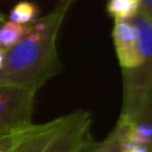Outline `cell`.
<instances>
[{"instance_id": "6da1fadb", "label": "cell", "mask_w": 152, "mask_h": 152, "mask_svg": "<svg viewBox=\"0 0 152 152\" xmlns=\"http://www.w3.org/2000/svg\"><path fill=\"white\" fill-rule=\"evenodd\" d=\"M69 6L70 0L61 2L53 12L32 25L27 36L7 49L0 84L23 86L37 91L61 71L56 38Z\"/></svg>"}, {"instance_id": "7a4b0ae2", "label": "cell", "mask_w": 152, "mask_h": 152, "mask_svg": "<svg viewBox=\"0 0 152 152\" xmlns=\"http://www.w3.org/2000/svg\"><path fill=\"white\" fill-rule=\"evenodd\" d=\"M139 53L142 63L124 74V102L118 122H132L144 100L152 90V25H145L138 31Z\"/></svg>"}, {"instance_id": "3957f363", "label": "cell", "mask_w": 152, "mask_h": 152, "mask_svg": "<svg viewBox=\"0 0 152 152\" xmlns=\"http://www.w3.org/2000/svg\"><path fill=\"white\" fill-rule=\"evenodd\" d=\"M36 90L0 84V140L31 125Z\"/></svg>"}, {"instance_id": "277c9868", "label": "cell", "mask_w": 152, "mask_h": 152, "mask_svg": "<svg viewBox=\"0 0 152 152\" xmlns=\"http://www.w3.org/2000/svg\"><path fill=\"white\" fill-rule=\"evenodd\" d=\"M65 121L66 115L40 125L31 124L26 128L1 139L0 150L4 152H42Z\"/></svg>"}, {"instance_id": "5b68a950", "label": "cell", "mask_w": 152, "mask_h": 152, "mask_svg": "<svg viewBox=\"0 0 152 152\" xmlns=\"http://www.w3.org/2000/svg\"><path fill=\"white\" fill-rule=\"evenodd\" d=\"M91 114L78 109L66 115L65 124L42 150V152H75L84 135L89 132Z\"/></svg>"}, {"instance_id": "8992f818", "label": "cell", "mask_w": 152, "mask_h": 152, "mask_svg": "<svg viewBox=\"0 0 152 152\" xmlns=\"http://www.w3.org/2000/svg\"><path fill=\"white\" fill-rule=\"evenodd\" d=\"M113 40L119 64L122 70L138 68L142 61L139 53L138 31L128 20H115Z\"/></svg>"}, {"instance_id": "52a82bcc", "label": "cell", "mask_w": 152, "mask_h": 152, "mask_svg": "<svg viewBox=\"0 0 152 152\" xmlns=\"http://www.w3.org/2000/svg\"><path fill=\"white\" fill-rule=\"evenodd\" d=\"M32 31V25H23L7 21L0 27V46L10 49L19 43L25 36Z\"/></svg>"}, {"instance_id": "ba28073f", "label": "cell", "mask_w": 152, "mask_h": 152, "mask_svg": "<svg viewBox=\"0 0 152 152\" xmlns=\"http://www.w3.org/2000/svg\"><path fill=\"white\" fill-rule=\"evenodd\" d=\"M139 11V1L134 0H109L107 12L115 20H128Z\"/></svg>"}, {"instance_id": "9c48e42d", "label": "cell", "mask_w": 152, "mask_h": 152, "mask_svg": "<svg viewBox=\"0 0 152 152\" xmlns=\"http://www.w3.org/2000/svg\"><path fill=\"white\" fill-rule=\"evenodd\" d=\"M37 13L38 8L34 4L30 1H20L12 8L10 13V20L17 24L27 25L36 19Z\"/></svg>"}, {"instance_id": "30bf717a", "label": "cell", "mask_w": 152, "mask_h": 152, "mask_svg": "<svg viewBox=\"0 0 152 152\" xmlns=\"http://www.w3.org/2000/svg\"><path fill=\"white\" fill-rule=\"evenodd\" d=\"M124 138L118 126L110 132V134L101 142L96 144V152H121V145Z\"/></svg>"}, {"instance_id": "8fae6325", "label": "cell", "mask_w": 152, "mask_h": 152, "mask_svg": "<svg viewBox=\"0 0 152 152\" xmlns=\"http://www.w3.org/2000/svg\"><path fill=\"white\" fill-rule=\"evenodd\" d=\"M133 121H148L152 124V90L148 93V95L144 100V102Z\"/></svg>"}, {"instance_id": "7c38bea8", "label": "cell", "mask_w": 152, "mask_h": 152, "mask_svg": "<svg viewBox=\"0 0 152 152\" xmlns=\"http://www.w3.org/2000/svg\"><path fill=\"white\" fill-rule=\"evenodd\" d=\"M75 152H96V142L93 141L90 132H88L84 135V138L82 139L80 145L76 147Z\"/></svg>"}, {"instance_id": "4fadbf2b", "label": "cell", "mask_w": 152, "mask_h": 152, "mask_svg": "<svg viewBox=\"0 0 152 152\" xmlns=\"http://www.w3.org/2000/svg\"><path fill=\"white\" fill-rule=\"evenodd\" d=\"M121 152H151V151L146 146L129 141H124L121 145Z\"/></svg>"}, {"instance_id": "5bb4252c", "label": "cell", "mask_w": 152, "mask_h": 152, "mask_svg": "<svg viewBox=\"0 0 152 152\" xmlns=\"http://www.w3.org/2000/svg\"><path fill=\"white\" fill-rule=\"evenodd\" d=\"M139 10L150 18H152V0H140Z\"/></svg>"}, {"instance_id": "9a60e30c", "label": "cell", "mask_w": 152, "mask_h": 152, "mask_svg": "<svg viewBox=\"0 0 152 152\" xmlns=\"http://www.w3.org/2000/svg\"><path fill=\"white\" fill-rule=\"evenodd\" d=\"M6 51H7V49H5V48H0V70L2 69V65H4V62H5Z\"/></svg>"}, {"instance_id": "2e32d148", "label": "cell", "mask_w": 152, "mask_h": 152, "mask_svg": "<svg viewBox=\"0 0 152 152\" xmlns=\"http://www.w3.org/2000/svg\"><path fill=\"white\" fill-rule=\"evenodd\" d=\"M0 20H2V14L0 13Z\"/></svg>"}, {"instance_id": "e0dca14e", "label": "cell", "mask_w": 152, "mask_h": 152, "mask_svg": "<svg viewBox=\"0 0 152 152\" xmlns=\"http://www.w3.org/2000/svg\"><path fill=\"white\" fill-rule=\"evenodd\" d=\"M134 1H139V2H140V0H134Z\"/></svg>"}, {"instance_id": "ac0fdd59", "label": "cell", "mask_w": 152, "mask_h": 152, "mask_svg": "<svg viewBox=\"0 0 152 152\" xmlns=\"http://www.w3.org/2000/svg\"><path fill=\"white\" fill-rule=\"evenodd\" d=\"M0 152H4V151H1V150H0Z\"/></svg>"}]
</instances>
